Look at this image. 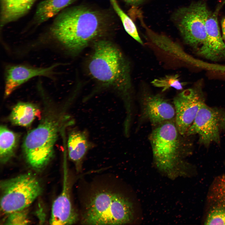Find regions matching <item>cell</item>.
I'll return each instance as SVG.
<instances>
[{"instance_id":"6da1fadb","label":"cell","mask_w":225,"mask_h":225,"mask_svg":"<svg viewBox=\"0 0 225 225\" xmlns=\"http://www.w3.org/2000/svg\"><path fill=\"white\" fill-rule=\"evenodd\" d=\"M108 17L99 10L85 5L66 8L50 28L53 37L70 51L78 53L108 29Z\"/></svg>"},{"instance_id":"7a4b0ae2","label":"cell","mask_w":225,"mask_h":225,"mask_svg":"<svg viewBox=\"0 0 225 225\" xmlns=\"http://www.w3.org/2000/svg\"><path fill=\"white\" fill-rule=\"evenodd\" d=\"M88 68L94 79L114 87L121 92L126 108L132 106L129 65L120 50L112 42L104 39L94 42Z\"/></svg>"},{"instance_id":"3957f363","label":"cell","mask_w":225,"mask_h":225,"mask_svg":"<svg viewBox=\"0 0 225 225\" xmlns=\"http://www.w3.org/2000/svg\"><path fill=\"white\" fill-rule=\"evenodd\" d=\"M132 203L122 194L109 190L97 191L90 197L82 215V224H127L133 218Z\"/></svg>"},{"instance_id":"277c9868","label":"cell","mask_w":225,"mask_h":225,"mask_svg":"<svg viewBox=\"0 0 225 225\" xmlns=\"http://www.w3.org/2000/svg\"><path fill=\"white\" fill-rule=\"evenodd\" d=\"M179 134L175 123L171 120L156 126L149 137L156 165L170 177L187 174L186 169L190 166L179 159Z\"/></svg>"},{"instance_id":"5b68a950","label":"cell","mask_w":225,"mask_h":225,"mask_svg":"<svg viewBox=\"0 0 225 225\" xmlns=\"http://www.w3.org/2000/svg\"><path fill=\"white\" fill-rule=\"evenodd\" d=\"M59 122L51 118H46L25 136L22 144L23 153L26 161L33 168L42 169L52 158Z\"/></svg>"},{"instance_id":"8992f818","label":"cell","mask_w":225,"mask_h":225,"mask_svg":"<svg viewBox=\"0 0 225 225\" xmlns=\"http://www.w3.org/2000/svg\"><path fill=\"white\" fill-rule=\"evenodd\" d=\"M0 188L1 210L7 215L28 208L42 192L39 182L30 173L3 180Z\"/></svg>"},{"instance_id":"52a82bcc","label":"cell","mask_w":225,"mask_h":225,"mask_svg":"<svg viewBox=\"0 0 225 225\" xmlns=\"http://www.w3.org/2000/svg\"><path fill=\"white\" fill-rule=\"evenodd\" d=\"M211 13L205 2L200 1L179 8L173 16L183 41L197 53L206 41V22Z\"/></svg>"},{"instance_id":"ba28073f","label":"cell","mask_w":225,"mask_h":225,"mask_svg":"<svg viewBox=\"0 0 225 225\" xmlns=\"http://www.w3.org/2000/svg\"><path fill=\"white\" fill-rule=\"evenodd\" d=\"M225 130V110L204 103L186 135H198L199 143L207 147L212 143H219L221 134Z\"/></svg>"},{"instance_id":"9c48e42d","label":"cell","mask_w":225,"mask_h":225,"mask_svg":"<svg viewBox=\"0 0 225 225\" xmlns=\"http://www.w3.org/2000/svg\"><path fill=\"white\" fill-rule=\"evenodd\" d=\"M175 123L181 135H186L200 109L205 103L202 92L195 89L185 90L174 98Z\"/></svg>"},{"instance_id":"30bf717a","label":"cell","mask_w":225,"mask_h":225,"mask_svg":"<svg viewBox=\"0 0 225 225\" xmlns=\"http://www.w3.org/2000/svg\"><path fill=\"white\" fill-rule=\"evenodd\" d=\"M203 222L205 225H225V172L216 178L206 198Z\"/></svg>"},{"instance_id":"8fae6325","label":"cell","mask_w":225,"mask_h":225,"mask_svg":"<svg viewBox=\"0 0 225 225\" xmlns=\"http://www.w3.org/2000/svg\"><path fill=\"white\" fill-rule=\"evenodd\" d=\"M222 4L207 19L205 24L206 41L197 52L200 55L213 61L225 59V43L221 35L218 21V15Z\"/></svg>"},{"instance_id":"7c38bea8","label":"cell","mask_w":225,"mask_h":225,"mask_svg":"<svg viewBox=\"0 0 225 225\" xmlns=\"http://www.w3.org/2000/svg\"><path fill=\"white\" fill-rule=\"evenodd\" d=\"M58 63L46 68L18 65L8 66L5 71L4 97L9 96L17 88L31 78L42 76L51 78Z\"/></svg>"},{"instance_id":"4fadbf2b","label":"cell","mask_w":225,"mask_h":225,"mask_svg":"<svg viewBox=\"0 0 225 225\" xmlns=\"http://www.w3.org/2000/svg\"><path fill=\"white\" fill-rule=\"evenodd\" d=\"M141 104L143 115L153 126H157L175 118L174 106L160 94H144Z\"/></svg>"},{"instance_id":"5bb4252c","label":"cell","mask_w":225,"mask_h":225,"mask_svg":"<svg viewBox=\"0 0 225 225\" xmlns=\"http://www.w3.org/2000/svg\"><path fill=\"white\" fill-rule=\"evenodd\" d=\"M64 165L62 189L52 204L49 221L51 225L72 224L78 219L70 198L65 163Z\"/></svg>"},{"instance_id":"9a60e30c","label":"cell","mask_w":225,"mask_h":225,"mask_svg":"<svg viewBox=\"0 0 225 225\" xmlns=\"http://www.w3.org/2000/svg\"><path fill=\"white\" fill-rule=\"evenodd\" d=\"M92 145L85 131L74 129L69 133L67 145L68 156L78 171L81 169L82 161Z\"/></svg>"},{"instance_id":"2e32d148","label":"cell","mask_w":225,"mask_h":225,"mask_svg":"<svg viewBox=\"0 0 225 225\" xmlns=\"http://www.w3.org/2000/svg\"><path fill=\"white\" fill-rule=\"evenodd\" d=\"M37 0H0L1 28L24 16Z\"/></svg>"},{"instance_id":"e0dca14e","label":"cell","mask_w":225,"mask_h":225,"mask_svg":"<svg viewBox=\"0 0 225 225\" xmlns=\"http://www.w3.org/2000/svg\"><path fill=\"white\" fill-rule=\"evenodd\" d=\"M75 0H43L38 5L34 16L35 22L40 24L58 15Z\"/></svg>"},{"instance_id":"ac0fdd59","label":"cell","mask_w":225,"mask_h":225,"mask_svg":"<svg viewBox=\"0 0 225 225\" xmlns=\"http://www.w3.org/2000/svg\"><path fill=\"white\" fill-rule=\"evenodd\" d=\"M40 114L39 109L34 105L20 102L13 107L9 120L14 125L27 127L29 126Z\"/></svg>"},{"instance_id":"d6986e66","label":"cell","mask_w":225,"mask_h":225,"mask_svg":"<svg viewBox=\"0 0 225 225\" xmlns=\"http://www.w3.org/2000/svg\"><path fill=\"white\" fill-rule=\"evenodd\" d=\"M19 140L18 135L4 125L0 127V160L8 161L14 154Z\"/></svg>"},{"instance_id":"ffe728a7","label":"cell","mask_w":225,"mask_h":225,"mask_svg":"<svg viewBox=\"0 0 225 225\" xmlns=\"http://www.w3.org/2000/svg\"><path fill=\"white\" fill-rule=\"evenodd\" d=\"M110 0L115 11L120 18L126 31L137 42L143 45V42L132 20L121 9L116 0Z\"/></svg>"},{"instance_id":"44dd1931","label":"cell","mask_w":225,"mask_h":225,"mask_svg":"<svg viewBox=\"0 0 225 225\" xmlns=\"http://www.w3.org/2000/svg\"><path fill=\"white\" fill-rule=\"evenodd\" d=\"M151 83L154 87L161 88L162 91L164 92L173 88L177 90L183 89L185 84L180 81L178 74L167 75L165 76L153 80Z\"/></svg>"},{"instance_id":"7402d4cb","label":"cell","mask_w":225,"mask_h":225,"mask_svg":"<svg viewBox=\"0 0 225 225\" xmlns=\"http://www.w3.org/2000/svg\"><path fill=\"white\" fill-rule=\"evenodd\" d=\"M30 222L27 208L14 212L8 215L4 224L27 225Z\"/></svg>"},{"instance_id":"603a6c76","label":"cell","mask_w":225,"mask_h":225,"mask_svg":"<svg viewBox=\"0 0 225 225\" xmlns=\"http://www.w3.org/2000/svg\"><path fill=\"white\" fill-rule=\"evenodd\" d=\"M222 32V38L225 41V18H223L221 22Z\"/></svg>"},{"instance_id":"cb8c5ba5","label":"cell","mask_w":225,"mask_h":225,"mask_svg":"<svg viewBox=\"0 0 225 225\" xmlns=\"http://www.w3.org/2000/svg\"><path fill=\"white\" fill-rule=\"evenodd\" d=\"M126 2L133 5H136L140 3L143 0H123Z\"/></svg>"},{"instance_id":"d4e9b609","label":"cell","mask_w":225,"mask_h":225,"mask_svg":"<svg viewBox=\"0 0 225 225\" xmlns=\"http://www.w3.org/2000/svg\"><path fill=\"white\" fill-rule=\"evenodd\" d=\"M222 71L223 72H225V66H223L222 69Z\"/></svg>"}]
</instances>
